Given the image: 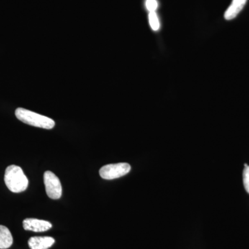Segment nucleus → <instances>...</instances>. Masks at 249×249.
I'll use <instances>...</instances> for the list:
<instances>
[{"mask_svg": "<svg viewBox=\"0 0 249 249\" xmlns=\"http://www.w3.org/2000/svg\"><path fill=\"white\" fill-rule=\"evenodd\" d=\"M16 116L24 124L40 128L51 129L53 128L55 124L53 119L24 108H18L16 110Z\"/></svg>", "mask_w": 249, "mask_h": 249, "instance_id": "obj_2", "label": "nucleus"}, {"mask_svg": "<svg viewBox=\"0 0 249 249\" xmlns=\"http://www.w3.org/2000/svg\"><path fill=\"white\" fill-rule=\"evenodd\" d=\"M130 170L131 166L129 163H114L103 166L99 170V174L104 179L111 180L124 176L129 173Z\"/></svg>", "mask_w": 249, "mask_h": 249, "instance_id": "obj_3", "label": "nucleus"}, {"mask_svg": "<svg viewBox=\"0 0 249 249\" xmlns=\"http://www.w3.org/2000/svg\"><path fill=\"white\" fill-rule=\"evenodd\" d=\"M14 242L13 236L9 229L0 225V249H7L11 247Z\"/></svg>", "mask_w": 249, "mask_h": 249, "instance_id": "obj_8", "label": "nucleus"}, {"mask_svg": "<svg viewBox=\"0 0 249 249\" xmlns=\"http://www.w3.org/2000/svg\"><path fill=\"white\" fill-rule=\"evenodd\" d=\"M46 193L49 198L58 199L62 196V188L60 179L55 174L51 171H46L44 174Z\"/></svg>", "mask_w": 249, "mask_h": 249, "instance_id": "obj_4", "label": "nucleus"}, {"mask_svg": "<svg viewBox=\"0 0 249 249\" xmlns=\"http://www.w3.org/2000/svg\"><path fill=\"white\" fill-rule=\"evenodd\" d=\"M55 243V240L52 237H32L28 241L31 249H48Z\"/></svg>", "mask_w": 249, "mask_h": 249, "instance_id": "obj_6", "label": "nucleus"}, {"mask_svg": "<svg viewBox=\"0 0 249 249\" xmlns=\"http://www.w3.org/2000/svg\"><path fill=\"white\" fill-rule=\"evenodd\" d=\"M247 0H232L231 4L230 5L224 14V18L227 20H231L237 17L241 11L245 6Z\"/></svg>", "mask_w": 249, "mask_h": 249, "instance_id": "obj_7", "label": "nucleus"}, {"mask_svg": "<svg viewBox=\"0 0 249 249\" xmlns=\"http://www.w3.org/2000/svg\"><path fill=\"white\" fill-rule=\"evenodd\" d=\"M145 6L149 12H156V10L158 8V2L157 0H146Z\"/></svg>", "mask_w": 249, "mask_h": 249, "instance_id": "obj_11", "label": "nucleus"}, {"mask_svg": "<svg viewBox=\"0 0 249 249\" xmlns=\"http://www.w3.org/2000/svg\"><path fill=\"white\" fill-rule=\"evenodd\" d=\"M52 224L50 222L42 219L27 218L23 221V228L26 231L36 232H45L52 229Z\"/></svg>", "mask_w": 249, "mask_h": 249, "instance_id": "obj_5", "label": "nucleus"}, {"mask_svg": "<svg viewBox=\"0 0 249 249\" xmlns=\"http://www.w3.org/2000/svg\"><path fill=\"white\" fill-rule=\"evenodd\" d=\"M149 23H150V27H151L152 30L157 31L160 29V23L159 20L158 16L156 12L149 13L148 16Z\"/></svg>", "mask_w": 249, "mask_h": 249, "instance_id": "obj_9", "label": "nucleus"}, {"mask_svg": "<svg viewBox=\"0 0 249 249\" xmlns=\"http://www.w3.org/2000/svg\"><path fill=\"white\" fill-rule=\"evenodd\" d=\"M4 181L9 191L15 193L26 191L29 186V180L22 168L16 165L7 167L5 171Z\"/></svg>", "mask_w": 249, "mask_h": 249, "instance_id": "obj_1", "label": "nucleus"}, {"mask_svg": "<svg viewBox=\"0 0 249 249\" xmlns=\"http://www.w3.org/2000/svg\"><path fill=\"white\" fill-rule=\"evenodd\" d=\"M243 182L246 191L249 194V166L247 163L245 164V170L243 172Z\"/></svg>", "mask_w": 249, "mask_h": 249, "instance_id": "obj_10", "label": "nucleus"}]
</instances>
